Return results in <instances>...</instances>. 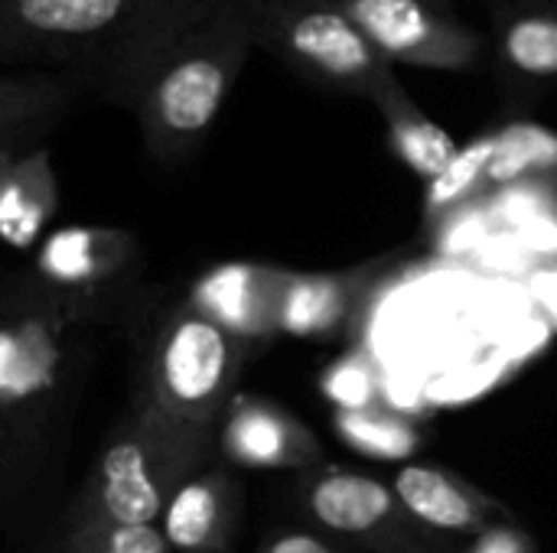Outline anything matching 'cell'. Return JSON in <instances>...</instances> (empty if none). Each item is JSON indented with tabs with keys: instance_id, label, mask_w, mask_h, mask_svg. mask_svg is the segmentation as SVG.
<instances>
[{
	"instance_id": "obj_1",
	"label": "cell",
	"mask_w": 557,
	"mask_h": 553,
	"mask_svg": "<svg viewBox=\"0 0 557 553\" xmlns=\"http://www.w3.org/2000/svg\"><path fill=\"white\" fill-rule=\"evenodd\" d=\"M222 0H0V62L69 65L117 104Z\"/></svg>"
},
{
	"instance_id": "obj_2",
	"label": "cell",
	"mask_w": 557,
	"mask_h": 553,
	"mask_svg": "<svg viewBox=\"0 0 557 553\" xmlns=\"http://www.w3.org/2000/svg\"><path fill=\"white\" fill-rule=\"evenodd\" d=\"M251 49L255 29L245 3L222 0L147 65L124 108L153 160L183 163L202 147Z\"/></svg>"
},
{
	"instance_id": "obj_3",
	"label": "cell",
	"mask_w": 557,
	"mask_h": 553,
	"mask_svg": "<svg viewBox=\"0 0 557 553\" xmlns=\"http://www.w3.org/2000/svg\"><path fill=\"white\" fill-rule=\"evenodd\" d=\"M212 440L189 437L131 407L78 489L65 535L157 525L173 489L206 466Z\"/></svg>"
},
{
	"instance_id": "obj_4",
	"label": "cell",
	"mask_w": 557,
	"mask_h": 553,
	"mask_svg": "<svg viewBox=\"0 0 557 553\" xmlns=\"http://www.w3.org/2000/svg\"><path fill=\"white\" fill-rule=\"evenodd\" d=\"M248 349L183 300L147 345L134 407L189 437H219Z\"/></svg>"
},
{
	"instance_id": "obj_5",
	"label": "cell",
	"mask_w": 557,
	"mask_h": 553,
	"mask_svg": "<svg viewBox=\"0 0 557 553\" xmlns=\"http://www.w3.org/2000/svg\"><path fill=\"white\" fill-rule=\"evenodd\" d=\"M255 46L274 52L300 75L375 101L398 78L392 62L333 0H242Z\"/></svg>"
},
{
	"instance_id": "obj_6",
	"label": "cell",
	"mask_w": 557,
	"mask_h": 553,
	"mask_svg": "<svg viewBox=\"0 0 557 553\" xmlns=\"http://www.w3.org/2000/svg\"><path fill=\"white\" fill-rule=\"evenodd\" d=\"M304 508L310 518L366 551L375 553H460L450 535L421 525L398 492L366 473L323 469L304 482Z\"/></svg>"
},
{
	"instance_id": "obj_7",
	"label": "cell",
	"mask_w": 557,
	"mask_h": 553,
	"mask_svg": "<svg viewBox=\"0 0 557 553\" xmlns=\"http://www.w3.org/2000/svg\"><path fill=\"white\" fill-rule=\"evenodd\" d=\"M392 62L437 72H470L486 42L463 23L454 0H333Z\"/></svg>"
},
{
	"instance_id": "obj_8",
	"label": "cell",
	"mask_w": 557,
	"mask_h": 553,
	"mask_svg": "<svg viewBox=\"0 0 557 553\" xmlns=\"http://www.w3.org/2000/svg\"><path fill=\"white\" fill-rule=\"evenodd\" d=\"M287 280V267L261 261H225L196 277L186 303L245 345H264L281 336L277 316Z\"/></svg>"
},
{
	"instance_id": "obj_9",
	"label": "cell",
	"mask_w": 557,
	"mask_h": 553,
	"mask_svg": "<svg viewBox=\"0 0 557 553\" xmlns=\"http://www.w3.org/2000/svg\"><path fill=\"white\" fill-rule=\"evenodd\" d=\"M219 450L238 469L300 473L323 460L320 440L300 417L251 394L232 398L219 424Z\"/></svg>"
},
{
	"instance_id": "obj_10",
	"label": "cell",
	"mask_w": 557,
	"mask_h": 553,
	"mask_svg": "<svg viewBox=\"0 0 557 553\" xmlns=\"http://www.w3.org/2000/svg\"><path fill=\"white\" fill-rule=\"evenodd\" d=\"M238 505V482L232 473L202 466L173 489L157 528L173 553H228Z\"/></svg>"
},
{
	"instance_id": "obj_11",
	"label": "cell",
	"mask_w": 557,
	"mask_h": 553,
	"mask_svg": "<svg viewBox=\"0 0 557 553\" xmlns=\"http://www.w3.org/2000/svg\"><path fill=\"white\" fill-rule=\"evenodd\" d=\"M392 489L421 525L450 538H480L499 525H512L506 505L437 466H401Z\"/></svg>"
},
{
	"instance_id": "obj_12",
	"label": "cell",
	"mask_w": 557,
	"mask_h": 553,
	"mask_svg": "<svg viewBox=\"0 0 557 553\" xmlns=\"http://www.w3.org/2000/svg\"><path fill=\"white\" fill-rule=\"evenodd\" d=\"M134 238L121 228L78 225L52 231L36 257L39 277L55 290H85L95 293L127 271Z\"/></svg>"
},
{
	"instance_id": "obj_13",
	"label": "cell",
	"mask_w": 557,
	"mask_h": 553,
	"mask_svg": "<svg viewBox=\"0 0 557 553\" xmlns=\"http://www.w3.org/2000/svg\"><path fill=\"white\" fill-rule=\"evenodd\" d=\"M59 209V186L46 147H13L0 153V241L29 248L42 238Z\"/></svg>"
},
{
	"instance_id": "obj_14",
	"label": "cell",
	"mask_w": 557,
	"mask_h": 553,
	"mask_svg": "<svg viewBox=\"0 0 557 553\" xmlns=\"http://www.w3.org/2000/svg\"><path fill=\"white\" fill-rule=\"evenodd\" d=\"M369 284V267L346 271V274H297L281 297L277 329L281 336L304 339V342H326L349 326L352 306Z\"/></svg>"
},
{
	"instance_id": "obj_15",
	"label": "cell",
	"mask_w": 557,
	"mask_h": 553,
	"mask_svg": "<svg viewBox=\"0 0 557 553\" xmlns=\"http://www.w3.org/2000/svg\"><path fill=\"white\" fill-rule=\"evenodd\" d=\"M388 127V143L392 153L424 183H431L434 176H441L450 160L457 156V140L437 124L431 121L405 91L401 81H395L392 88H385L375 101H372Z\"/></svg>"
},
{
	"instance_id": "obj_16",
	"label": "cell",
	"mask_w": 557,
	"mask_h": 553,
	"mask_svg": "<svg viewBox=\"0 0 557 553\" xmlns=\"http://www.w3.org/2000/svg\"><path fill=\"white\" fill-rule=\"evenodd\" d=\"M75 88L46 72L0 75V147H33L72 104Z\"/></svg>"
},
{
	"instance_id": "obj_17",
	"label": "cell",
	"mask_w": 557,
	"mask_h": 553,
	"mask_svg": "<svg viewBox=\"0 0 557 553\" xmlns=\"http://www.w3.org/2000/svg\"><path fill=\"white\" fill-rule=\"evenodd\" d=\"M496 49L509 75L522 81L557 78V10H509L496 16Z\"/></svg>"
},
{
	"instance_id": "obj_18",
	"label": "cell",
	"mask_w": 557,
	"mask_h": 553,
	"mask_svg": "<svg viewBox=\"0 0 557 553\" xmlns=\"http://www.w3.org/2000/svg\"><path fill=\"white\" fill-rule=\"evenodd\" d=\"M490 189H506L516 183H557V134L516 121L496 130V147L486 173Z\"/></svg>"
},
{
	"instance_id": "obj_19",
	"label": "cell",
	"mask_w": 557,
	"mask_h": 553,
	"mask_svg": "<svg viewBox=\"0 0 557 553\" xmlns=\"http://www.w3.org/2000/svg\"><path fill=\"white\" fill-rule=\"evenodd\" d=\"M333 430L349 450L372 456V460H385V463H405L424 443L411 417L395 414L382 404L369 411H339L333 420Z\"/></svg>"
},
{
	"instance_id": "obj_20",
	"label": "cell",
	"mask_w": 557,
	"mask_h": 553,
	"mask_svg": "<svg viewBox=\"0 0 557 553\" xmlns=\"http://www.w3.org/2000/svg\"><path fill=\"white\" fill-rule=\"evenodd\" d=\"M493 147H496V134H483V137L470 140L467 147L457 150V156L450 160V166L428 183L424 215L431 222H441L444 215L457 212L460 205L476 202L490 189L486 173H490Z\"/></svg>"
},
{
	"instance_id": "obj_21",
	"label": "cell",
	"mask_w": 557,
	"mask_h": 553,
	"mask_svg": "<svg viewBox=\"0 0 557 553\" xmlns=\"http://www.w3.org/2000/svg\"><path fill=\"white\" fill-rule=\"evenodd\" d=\"M320 391L336 407V414L339 411H369V407L382 404V375H379L375 362L352 352L323 372Z\"/></svg>"
},
{
	"instance_id": "obj_22",
	"label": "cell",
	"mask_w": 557,
	"mask_h": 553,
	"mask_svg": "<svg viewBox=\"0 0 557 553\" xmlns=\"http://www.w3.org/2000/svg\"><path fill=\"white\" fill-rule=\"evenodd\" d=\"M59 553H173L166 548L157 525L137 528H111V531H85L62 535Z\"/></svg>"
},
{
	"instance_id": "obj_23",
	"label": "cell",
	"mask_w": 557,
	"mask_h": 553,
	"mask_svg": "<svg viewBox=\"0 0 557 553\" xmlns=\"http://www.w3.org/2000/svg\"><path fill=\"white\" fill-rule=\"evenodd\" d=\"M490 222H493V215H490L486 202L460 205L457 212H450L437 222V248L450 257H463L486 238Z\"/></svg>"
},
{
	"instance_id": "obj_24",
	"label": "cell",
	"mask_w": 557,
	"mask_h": 553,
	"mask_svg": "<svg viewBox=\"0 0 557 553\" xmlns=\"http://www.w3.org/2000/svg\"><path fill=\"white\" fill-rule=\"evenodd\" d=\"M460 553H535V544L516 525H499V528L473 538V544Z\"/></svg>"
},
{
	"instance_id": "obj_25",
	"label": "cell",
	"mask_w": 557,
	"mask_h": 553,
	"mask_svg": "<svg viewBox=\"0 0 557 553\" xmlns=\"http://www.w3.org/2000/svg\"><path fill=\"white\" fill-rule=\"evenodd\" d=\"M261 553H339L330 541L310 535V531H281L274 535Z\"/></svg>"
},
{
	"instance_id": "obj_26",
	"label": "cell",
	"mask_w": 557,
	"mask_h": 553,
	"mask_svg": "<svg viewBox=\"0 0 557 553\" xmlns=\"http://www.w3.org/2000/svg\"><path fill=\"white\" fill-rule=\"evenodd\" d=\"M3 453H7V414L0 411V460H3Z\"/></svg>"
},
{
	"instance_id": "obj_27",
	"label": "cell",
	"mask_w": 557,
	"mask_h": 553,
	"mask_svg": "<svg viewBox=\"0 0 557 553\" xmlns=\"http://www.w3.org/2000/svg\"><path fill=\"white\" fill-rule=\"evenodd\" d=\"M3 150H13V147H0V153H3Z\"/></svg>"
},
{
	"instance_id": "obj_28",
	"label": "cell",
	"mask_w": 557,
	"mask_h": 553,
	"mask_svg": "<svg viewBox=\"0 0 557 553\" xmlns=\"http://www.w3.org/2000/svg\"><path fill=\"white\" fill-rule=\"evenodd\" d=\"M39 553H59V548H55V551H39Z\"/></svg>"
}]
</instances>
